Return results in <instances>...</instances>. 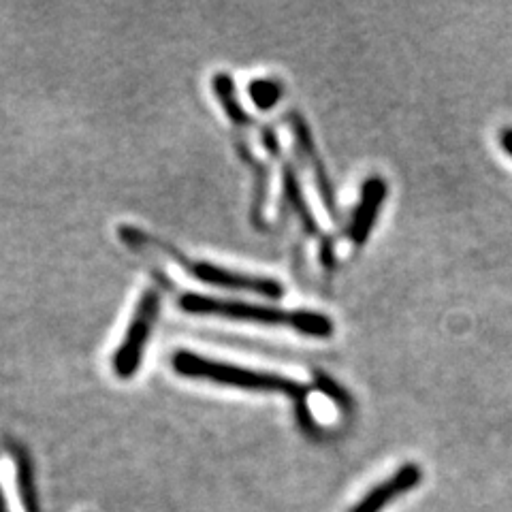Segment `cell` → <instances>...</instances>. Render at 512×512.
<instances>
[{
  "mask_svg": "<svg viewBox=\"0 0 512 512\" xmlns=\"http://www.w3.org/2000/svg\"><path fill=\"white\" fill-rule=\"evenodd\" d=\"M118 237H120V242L131 250L152 256V259L171 261L175 267L186 271V276L195 278L203 284L229 288V291H246V293H254V295H261L267 299H282L284 297V286L274 278L239 274V271L220 267L214 263L195 261V259H190V256H186L184 252H180L175 246L163 242L160 237H154L137 227H131V224H122V227H118Z\"/></svg>",
  "mask_w": 512,
  "mask_h": 512,
  "instance_id": "6da1fadb",
  "label": "cell"
},
{
  "mask_svg": "<svg viewBox=\"0 0 512 512\" xmlns=\"http://www.w3.org/2000/svg\"><path fill=\"white\" fill-rule=\"evenodd\" d=\"M178 301L180 308L192 316H220L229 320H246V323L256 325L293 329L303 335H312V338H329L333 333L331 318L318 312H288L282 308L259 306V303L218 299L199 293H182Z\"/></svg>",
  "mask_w": 512,
  "mask_h": 512,
  "instance_id": "7a4b0ae2",
  "label": "cell"
},
{
  "mask_svg": "<svg viewBox=\"0 0 512 512\" xmlns=\"http://www.w3.org/2000/svg\"><path fill=\"white\" fill-rule=\"evenodd\" d=\"M171 367L184 378L205 380V382L222 384V387H233V389H244V391L278 393V395L295 399L299 406L303 399L308 397V389L297 380L284 378L280 374H271V372L250 370V367L214 361L210 357L197 355V352H190V350L173 352Z\"/></svg>",
  "mask_w": 512,
  "mask_h": 512,
  "instance_id": "3957f363",
  "label": "cell"
},
{
  "mask_svg": "<svg viewBox=\"0 0 512 512\" xmlns=\"http://www.w3.org/2000/svg\"><path fill=\"white\" fill-rule=\"evenodd\" d=\"M160 308H163V293H160L158 286H148L141 293L131 323L124 331L122 344L116 348L114 359H111V367H114V374L120 380H131L139 372L150 335L160 316Z\"/></svg>",
  "mask_w": 512,
  "mask_h": 512,
  "instance_id": "277c9868",
  "label": "cell"
},
{
  "mask_svg": "<svg viewBox=\"0 0 512 512\" xmlns=\"http://www.w3.org/2000/svg\"><path fill=\"white\" fill-rule=\"evenodd\" d=\"M423 472L416 463H406L395 474H391L387 480H382L380 485L365 493V498L350 508V512H380L384 506L391 504L393 500L402 498L404 493L412 491L421 483Z\"/></svg>",
  "mask_w": 512,
  "mask_h": 512,
  "instance_id": "5b68a950",
  "label": "cell"
},
{
  "mask_svg": "<svg viewBox=\"0 0 512 512\" xmlns=\"http://www.w3.org/2000/svg\"><path fill=\"white\" fill-rule=\"evenodd\" d=\"M384 197H387V182L382 178H370L363 182L359 207L348 229V237L355 248H361L367 242V237H370Z\"/></svg>",
  "mask_w": 512,
  "mask_h": 512,
  "instance_id": "8992f818",
  "label": "cell"
},
{
  "mask_svg": "<svg viewBox=\"0 0 512 512\" xmlns=\"http://www.w3.org/2000/svg\"><path fill=\"white\" fill-rule=\"evenodd\" d=\"M288 120H291V126H293V135H295V141H297V150H299V154L303 156V160H306V165L312 169L314 182H316L318 192H320V199H323V203H325V207L329 210V214L335 218L338 214H335L333 186H331V182H329V178H327V171H325L323 160L318 158V152H316V148H314L310 128H308L306 120H303L299 114H288Z\"/></svg>",
  "mask_w": 512,
  "mask_h": 512,
  "instance_id": "52a82bcc",
  "label": "cell"
},
{
  "mask_svg": "<svg viewBox=\"0 0 512 512\" xmlns=\"http://www.w3.org/2000/svg\"><path fill=\"white\" fill-rule=\"evenodd\" d=\"M282 186H284V201L288 203V207H291V212L299 218L301 227L306 229V233H310V235H320L316 218L312 216L310 207H308V203H306V197H303V192H301V188H299L297 175H295L293 167L288 165V163H284Z\"/></svg>",
  "mask_w": 512,
  "mask_h": 512,
  "instance_id": "ba28073f",
  "label": "cell"
},
{
  "mask_svg": "<svg viewBox=\"0 0 512 512\" xmlns=\"http://www.w3.org/2000/svg\"><path fill=\"white\" fill-rule=\"evenodd\" d=\"M13 463H15V478H18V493L22 498V504L28 512L35 510L37 512V502H35V483H32V466L30 459L24 453V448L18 444L9 446Z\"/></svg>",
  "mask_w": 512,
  "mask_h": 512,
  "instance_id": "9c48e42d",
  "label": "cell"
},
{
  "mask_svg": "<svg viewBox=\"0 0 512 512\" xmlns=\"http://www.w3.org/2000/svg\"><path fill=\"white\" fill-rule=\"evenodd\" d=\"M252 103L259 109H271L282 96V86L274 79H256L248 88Z\"/></svg>",
  "mask_w": 512,
  "mask_h": 512,
  "instance_id": "30bf717a",
  "label": "cell"
},
{
  "mask_svg": "<svg viewBox=\"0 0 512 512\" xmlns=\"http://www.w3.org/2000/svg\"><path fill=\"white\" fill-rule=\"evenodd\" d=\"M316 387H318L320 391H323V393H327L335 404H340V406H344V408L350 406L348 395H346L331 378H327V376H316Z\"/></svg>",
  "mask_w": 512,
  "mask_h": 512,
  "instance_id": "8fae6325",
  "label": "cell"
}]
</instances>
